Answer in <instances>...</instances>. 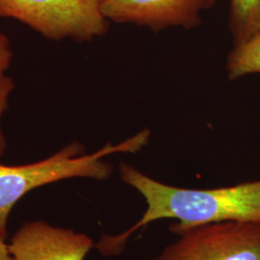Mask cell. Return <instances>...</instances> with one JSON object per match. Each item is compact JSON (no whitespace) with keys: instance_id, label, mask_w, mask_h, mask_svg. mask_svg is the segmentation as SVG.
<instances>
[{"instance_id":"obj_8","label":"cell","mask_w":260,"mask_h":260,"mask_svg":"<svg viewBox=\"0 0 260 260\" xmlns=\"http://www.w3.org/2000/svg\"><path fill=\"white\" fill-rule=\"evenodd\" d=\"M226 71L231 80L260 74V34L234 46L226 60Z\"/></svg>"},{"instance_id":"obj_1","label":"cell","mask_w":260,"mask_h":260,"mask_svg":"<svg viewBox=\"0 0 260 260\" xmlns=\"http://www.w3.org/2000/svg\"><path fill=\"white\" fill-rule=\"evenodd\" d=\"M119 170L121 180L144 198L146 210L123 233L103 235L95 247L105 256L121 253L134 233L162 219L177 221L170 225V232L177 235L207 223L260 222V179L220 188L190 189L160 182L127 163H121Z\"/></svg>"},{"instance_id":"obj_9","label":"cell","mask_w":260,"mask_h":260,"mask_svg":"<svg viewBox=\"0 0 260 260\" xmlns=\"http://www.w3.org/2000/svg\"><path fill=\"white\" fill-rule=\"evenodd\" d=\"M13 89H14V83L12 79L4 75H0V118L3 112L6 110L8 106V99ZM5 148H6V141L0 128V157L4 154Z\"/></svg>"},{"instance_id":"obj_11","label":"cell","mask_w":260,"mask_h":260,"mask_svg":"<svg viewBox=\"0 0 260 260\" xmlns=\"http://www.w3.org/2000/svg\"><path fill=\"white\" fill-rule=\"evenodd\" d=\"M0 260H13L10 252L9 244L6 243V238L0 235Z\"/></svg>"},{"instance_id":"obj_5","label":"cell","mask_w":260,"mask_h":260,"mask_svg":"<svg viewBox=\"0 0 260 260\" xmlns=\"http://www.w3.org/2000/svg\"><path fill=\"white\" fill-rule=\"evenodd\" d=\"M216 0H103L102 12L107 19L135 23L152 31L168 27H198L200 12L211 8Z\"/></svg>"},{"instance_id":"obj_7","label":"cell","mask_w":260,"mask_h":260,"mask_svg":"<svg viewBox=\"0 0 260 260\" xmlns=\"http://www.w3.org/2000/svg\"><path fill=\"white\" fill-rule=\"evenodd\" d=\"M230 30L234 46L260 34V0H231Z\"/></svg>"},{"instance_id":"obj_3","label":"cell","mask_w":260,"mask_h":260,"mask_svg":"<svg viewBox=\"0 0 260 260\" xmlns=\"http://www.w3.org/2000/svg\"><path fill=\"white\" fill-rule=\"evenodd\" d=\"M103 0H0V18L19 19L51 40L78 42L103 36L108 21Z\"/></svg>"},{"instance_id":"obj_10","label":"cell","mask_w":260,"mask_h":260,"mask_svg":"<svg viewBox=\"0 0 260 260\" xmlns=\"http://www.w3.org/2000/svg\"><path fill=\"white\" fill-rule=\"evenodd\" d=\"M12 55L9 40L0 32V75H4V72L9 68Z\"/></svg>"},{"instance_id":"obj_6","label":"cell","mask_w":260,"mask_h":260,"mask_svg":"<svg viewBox=\"0 0 260 260\" xmlns=\"http://www.w3.org/2000/svg\"><path fill=\"white\" fill-rule=\"evenodd\" d=\"M94 247L87 234L44 221L23 223L9 243L13 260H85Z\"/></svg>"},{"instance_id":"obj_2","label":"cell","mask_w":260,"mask_h":260,"mask_svg":"<svg viewBox=\"0 0 260 260\" xmlns=\"http://www.w3.org/2000/svg\"><path fill=\"white\" fill-rule=\"evenodd\" d=\"M149 137V129L142 130L118 145L108 143L91 154H83V145L75 142L39 162L20 166L0 164V235L7 238L10 213L29 192L41 186L74 177L105 180L111 176L113 166L103 158L118 152H137L148 145Z\"/></svg>"},{"instance_id":"obj_4","label":"cell","mask_w":260,"mask_h":260,"mask_svg":"<svg viewBox=\"0 0 260 260\" xmlns=\"http://www.w3.org/2000/svg\"><path fill=\"white\" fill-rule=\"evenodd\" d=\"M177 236L147 260H260V222L207 223Z\"/></svg>"}]
</instances>
